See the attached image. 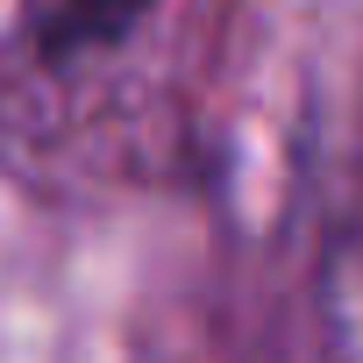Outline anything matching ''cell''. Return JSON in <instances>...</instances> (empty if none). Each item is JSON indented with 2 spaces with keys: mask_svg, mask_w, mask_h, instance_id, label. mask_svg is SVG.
I'll list each match as a JSON object with an SVG mask.
<instances>
[{
  "mask_svg": "<svg viewBox=\"0 0 363 363\" xmlns=\"http://www.w3.org/2000/svg\"><path fill=\"white\" fill-rule=\"evenodd\" d=\"M150 15V0H50L43 43L50 50H114Z\"/></svg>",
  "mask_w": 363,
  "mask_h": 363,
  "instance_id": "obj_1",
  "label": "cell"
}]
</instances>
